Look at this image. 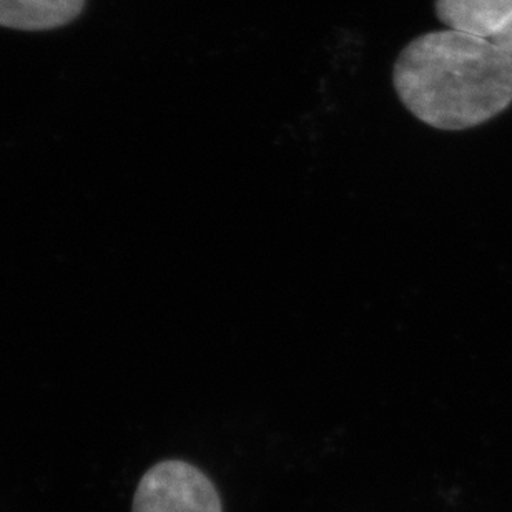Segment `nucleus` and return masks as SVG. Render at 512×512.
<instances>
[{
	"instance_id": "obj_1",
	"label": "nucleus",
	"mask_w": 512,
	"mask_h": 512,
	"mask_svg": "<svg viewBox=\"0 0 512 512\" xmlns=\"http://www.w3.org/2000/svg\"><path fill=\"white\" fill-rule=\"evenodd\" d=\"M393 85L419 122L463 132L496 119L512 104V57L489 40L436 30L401 50Z\"/></svg>"
},
{
	"instance_id": "obj_2",
	"label": "nucleus",
	"mask_w": 512,
	"mask_h": 512,
	"mask_svg": "<svg viewBox=\"0 0 512 512\" xmlns=\"http://www.w3.org/2000/svg\"><path fill=\"white\" fill-rule=\"evenodd\" d=\"M132 512H223L212 481L190 463L168 459L143 474Z\"/></svg>"
},
{
	"instance_id": "obj_3",
	"label": "nucleus",
	"mask_w": 512,
	"mask_h": 512,
	"mask_svg": "<svg viewBox=\"0 0 512 512\" xmlns=\"http://www.w3.org/2000/svg\"><path fill=\"white\" fill-rule=\"evenodd\" d=\"M434 10L448 29L491 40L512 17V0H436Z\"/></svg>"
},
{
	"instance_id": "obj_4",
	"label": "nucleus",
	"mask_w": 512,
	"mask_h": 512,
	"mask_svg": "<svg viewBox=\"0 0 512 512\" xmlns=\"http://www.w3.org/2000/svg\"><path fill=\"white\" fill-rule=\"evenodd\" d=\"M85 0H0V27L50 30L77 19Z\"/></svg>"
},
{
	"instance_id": "obj_5",
	"label": "nucleus",
	"mask_w": 512,
	"mask_h": 512,
	"mask_svg": "<svg viewBox=\"0 0 512 512\" xmlns=\"http://www.w3.org/2000/svg\"><path fill=\"white\" fill-rule=\"evenodd\" d=\"M493 42L496 47L503 50L504 54H508L512 57V17L508 20V24L504 25L501 32L498 35H494L493 39L489 40Z\"/></svg>"
}]
</instances>
